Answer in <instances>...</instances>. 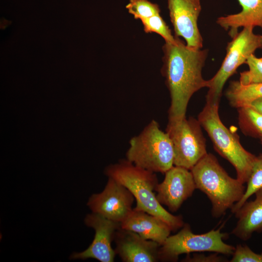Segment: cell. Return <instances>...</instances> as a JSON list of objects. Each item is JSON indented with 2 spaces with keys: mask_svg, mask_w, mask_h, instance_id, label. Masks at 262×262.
Segmentation results:
<instances>
[{
  "mask_svg": "<svg viewBox=\"0 0 262 262\" xmlns=\"http://www.w3.org/2000/svg\"><path fill=\"white\" fill-rule=\"evenodd\" d=\"M176 38L175 43L165 41L162 47L161 73L171 99L168 120L185 117L192 96L209 85L208 80H205L202 74L208 49L189 48L179 37Z\"/></svg>",
  "mask_w": 262,
  "mask_h": 262,
  "instance_id": "cell-1",
  "label": "cell"
},
{
  "mask_svg": "<svg viewBox=\"0 0 262 262\" xmlns=\"http://www.w3.org/2000/svg\"><path fill=\"white\" fill-rule=\"evenodd\" d=\"M105 174L125 186L134 196L135 209L144 211L166 222L172 231L182 227L181 215H175L165 210L158 201L154 192L158 183L154 172L137 166L127 159L108 166Z\"/></svg>",
  "mask_w": 262,
  "mask_h": 262,
  "instance_id": "cell-2",
  "label": "cell"
},
{
  "mask_svg": "<svg viewBox=\"0 0 262 262\" xmlns=\"http://www.w3.org/2000/svg\"><path fill=\"white\" fill-rule=\"evenodd\" d=\"M196 189L203 192L212 204L211 213L219 218L243 197L246 187L231 177L216 158L207 153L191 169Z\"/></svg>",
  "mask_w": 262,
  "mask_h": 262,
  "instance_id": "cell-3",
  "label": "cell"
},
{
  "mask_svg": "<svg viewBox=\"0 0 262 262\" xmlns=\"http://www.w3.org/2000/svg\"><path fill=\"white\" fill-rule=\"evenodd\" d=\"M218 107L219 103L206 101L198 120L208 134L216 151L234 167L236 178L242 183H246L256 156L245 149L237 134L223 124Z\"/></svg>",
  "mask_w": 262,
  "mask_h": 262,
  "instance_id": "cell-4",
  "label": "cell"
},
{
  "mask_svg": "<svg viewBox=\"0 0 262 262\" xmlns=\"http://www.w3.org/2000/svg\"><path fill=\"white\" fill-rule=\"evenodd\" d=\"M126 153L127 160L151 171L165 173L174 166V148L166 131L152 120L137 135L131 138Z\"/></svg>",
  "mask_w": 262,
  "mask_h": 262,
  "instance_id": "cell-5",
  "label": "cell"
},
{
  "mask_svg": "<svg viewBox=\"0 0 262 262\" xmlns=\"http://www.w3.org/2000/svg\"><path fill=\"white\" fill-rule=\"evenodd\" d=\"M222 227L202 233L195 234L190 225L184 223L176 234L169 235L160 246L159 259L162 262H176L179 256L191 253L211 252L232 255L235 246L224 242L227 233L221 232Z\"/></svg>",
  "mask_w": 262,
  "mask_h": 262,
  "instance_id": "cell-6",
  "label": "cell"
},
{
  "mask_svg": "<svg viewBox=\"0 0 262 262\" xmlns=\"http://www.w3.org/2000/svg\"><path fill=\"white\" fill-rule=\"evenodd\" d=\"M254 27H244L228 43L226 55L216 73L208 80L206 101L219 103L227 80L258 49H262V35L253 32Z\"/></svg>",
  "mask_w": 262,
  "mask_h": 262,
  "instance_id": "cell-7",
  "label": "cell"
},
{
  "mask_svg": "<svg viewBox=\"0 0 262 262\" xmlns=\"http://www.w3.org/2000/svg\"><path fill=\"white\" fill-rule=\"evenodd\" d=\"M199 121L193 117L168 120L165 131L174 148V165L191 169L208 152Z\"/></svg>",
  "mask_w": 262,
  "mask_h": 262,
  "instance_id": "cell-8",
  "label": "cell"
},
{
  "mask_svg": "<svg viewBox=\"0 0 262 262\" xmlns=\"http://www.w3.org/2000/svg\"><path fill=\"white\" fill-rule=\"evenodd\" d=\"M134 198L125 186L109 177L104 190L92 195L87 205L93 213L121 223L132 211Z\"/></svg>",
  "mask_w": 262,
  "mask_h": 262,
  "instance_id": "cell-9",
  "label": "cell"
},
{
  "mask_svg": "<svg viewBox=\"0 0 262 262\" xmlns=\"http://www.w3.org/2000/svg\"><path fill=\"white\" fill-rule=\"evenodd\" d=\"M167 7L175 37H182L189 48L202 49L203 38L197 24L200 0H167Z\"/></svg>",
  "mask_w": 262,
  "mask_h": 262,
  "instance_id": "cell-10",
  "label": "cell"
},
{
  "mask_svg": "<svg viewBox=\"0 0 262 262\" xmlns=\"http://www.w3.org/2000/svg\"><path fill=\"white\" fill-rule=\"evenodd\" d=\"M86 226L95 231L94 240L84 251L74 253L72 259L86 260L95 259L101 262H113L116 252L112 247V242L116 230L120 228V223L109 220L95 213L88 214L84 219Z\"/></svg>",
  "mask_w": 262,
  "mask_h": 262,
  "instance_id": "cell-11",
  "label": "cell"
},
{
  "mask_svg": "<svg viewBox=\"0 0 262 262\" xmlns=\"http://www.w3.org/2000/svg\"><path fill=\"white\" fill-rule=\"evenodd\" d=\"M163 181L156 187V198L172 212H177L196 189L191 170L174 165L165 173Z\"/></svg>",
  "mask_w": 262,
  "mask_h": 262,
  "instance_id": "cell-12",
  "label": "cell"
},
{
  "mask_svg": "<svg viewBox=\"0 0 262 262\" xmlns=\"http://www.w3.org/2000/svg\"><path fill=\"white\" fill-rule=\"evenodd\" d=\"M115 249L124 262H156L159 261L160 245L146 239L133 231L122 229L115 232Z\"/></svg>",
  "mask_w": 262,
  "mask_h": 262,
  "instance_id": "cell-13",
  "label": "cell"
},
{
  "mask_svg": "<svg viewBox=\"0 0 262 262\" xmlns=\"http://www.w3.org/2000/svg\"><path fill=\"white\" fill-rule=\"evenodd\" d=\"M122 229L138 234L142 237L162 245L172 229L162 219L144 211L133 208L120 223Z\"/></svg>",
  "mask_w": 262,
  "mask_h": 262,
  "instance_id": "cell-14",
  "label": "cell"
},
{
  "mask_svg": "<svg viewBox=\"0 0 262 262\" xmlns=\"http://www.w3.org/2000/svg\"><path fill=\"white\" fill-rule=\"evenodd\" d=\"M254 194L253 200L246 201L234 213L238 220L231 233L244 241L262 232V189Z\"/></svg>",
  "mask_w": 262,
  "mask_h": 262,
  "instance_id": "cell-15",
  "label": "cell"
},
{
  "mask_svg": "<svg viewBox=\"0 0 262 262\" xmlns=\"http://www.w3.org/2000/svg\"><path fill=\"white\" fill-rule=\"evenodd\" d=\"M242 7L239 13L217 18L216 23L232 38L241 27L258 26L262 30V0H237Z\"/></svg>",
  "mask_w": 262,
  "mask_h": 262,
  "instance_id": "cell-16",
  "label": "cell"
},
{
  "mask_svg": "<svg viewBox=\"0 0 262 262\" xmlns=\"http://www.w3.org/2000/svg\"><path fill=\"white\" fill-rule=\"evenodd\" d=\"M226 96L233 107L249 106L253 101L262 97V83L242 85L239 81L231 82Z\"/></svg>",
  "mask_w": 262,
  "mask_h": 262,
  "instance_id": "cell-17",
  "label": "cell"
},
{
  "mask_svg": "<svg viewBox=\"0 0 262 262\" xmlns=\"http://www.w3.org/2000/svg\"><path fill=\"white\" fill-rule=\"evenodd\" d=\"M239 124L243 131L251 136H262V115L250 106L239 109Z\"/></svg>",
  "mask_w": 262,
  "mask_h": 262,
  "instance_id": "cell-18",
  "label": "cell"
},
{
  "mask_svg": "<svg viewBox=\"0 0 262 262\" xmlns=\"http://www.w3.org/2000/svg\"><path fill=\"white\" fill-rule=\"evenodd\" d=\"M246 190L242 199L230 209L234 213L257 191L262 189V153L256 156Z\"/></svg>",
  "mask_w": 262,
  "mask_h": 262,
  "instance_id": "cell-19",
  "label": "cell"
},
{
  "mask_svg": "<svg viewBox=\"0 0 262 262\" xmlns=\"http://www.w3.org/2000/svg\"><path fill=\"white\" fill-rule=\"evenodd\" d=\"M144 31L147 33H154L161 35L165 41L174 43L177 38L173 36L171 30L160 14L140 20Z\"/></svg>",
  "mask_w": 262,
  "mask_h": 262,
  "instance_id": "cell-20",
  "label": "cell"
},
{
  "mask_svg": "<svg viewBox=\"0 0 262 262\" xmlns=\"http://www.w3.org/2000/svg\"><path fill=\"white\" fill-rule=\"evenodd\" d=\"M126 8L134 19L140 20L160 14L161 12L159 5L149 0H130Z\"/></svg>",
  "mask_w": 262,
  "mask_h": 262,
  "instance_id": "cell-21",
  "label": "cell"
},
{
  "mask_svg": "<svg viewBox=\"0 0 262 262\" xmlns=\"http://www.w3.org/2000/svg\"><path fill=\"white\" fill-rule=\"evenodd\" d=\"M246 64L249 70L240 74L239 82L242 85L262 83V60L257 58L254 54L247 59Z\"/></svg>",
  "mask_w": 262,
  "mask_h": 262,
  "instance_id": "cell-22",
  "label": "cell"
},
{
  "mask_svg": "<svg viewBox=\"0 0 262 262\" xmlns=\"http://www.w3.org/2000/svg\"><path fill=\"white\" fill-rule=\"evenodd\" d=\"M230 262H262V252L257 253L247 245L238 244L235 247Z\"/></svg>",
  "mask_w": 262,
  "mask_h": 262,
  "instance_id": "cell-23",
  "label": "cell"
},
{
  "mask_svg": "<svg viewBox=\"0 0 262 262\" xmlns=\"http://www.w3.org/2000/svg\"><path fill=\"white\" fill-rule=\"evenodd\" d=\"M219 253H213V254L206 255L202 253H194L192 256L189 254L181 261L185 262H228V260L224 256L219 255Z\"/></svg>",
  "mask_w": 262,
  "mask_h": 262,
  "instance_id": "cell-24",
  "label": "cell"
},
{
  "mask_svg": "<svg viewBox=\"0 0 262 262\" xmlns=\"http://www.w3.org/2000/svg\"><path fill=\"white\" fill-rule=\"evenodd\" d=\"M249 106L262 115V97L253 101Z\"/></svg>",
  "mask_w": 262,
  "mask_h": 262,
  "instance_id": "cell-25",
  "label": "cell"
},
{
  "mask_svg": "<svg viewBox=\"0 0 262 262\" xmlns=\"http://www.w3.org/2000/svg\"><path fill=\"white\" fill-rule=\"evenodd\" d=\"M260 141H261V143L262 145V136L260 138Z\"/></svg>",
  "mask_w": 262,
  "mask_h": 262,
  "instance_id": "cell-26",
  "label": "cell"
},
{
  "mask_svg": "<svg viewBox=\"0 0 262 262\" xmlns=\"http://www.w3.org/2000/svg\"><path fill=\"white\" fill-rule=\"evenodd\" d=\"M261 58V59L262 60V58Z\"/></svg>",
  "mask_w": 262,
  "mask_h": 262,
  "instance_id": "cell-27",
  "label": "cell"
}]
</instances>
